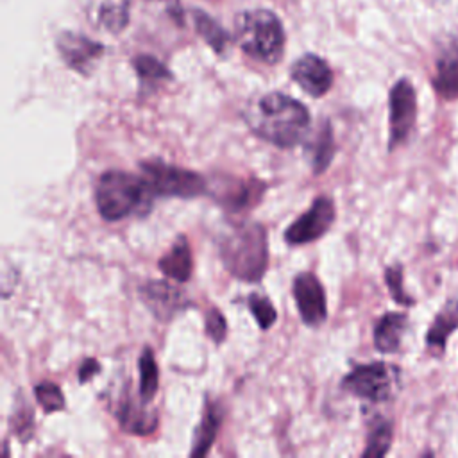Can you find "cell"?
<instances>
[{
    "mask_svg": "<svg viewBox=\"0 0 458 458\" xmlns=\"http://www.w3.org/2000/svg\"><path fill=\"white\" fill-rule=\"evenodd\" d=\"M243 116L254 134L281 148L295 147L310 127L308 107L279 91H270L252 100Z\"/></svg>",
    "mask_w": 458,
    "mask_h": 458,
    "instance_id": "1",
    "label": "cell"
},
{
    "mask_svg": "<svg viewBox=\"0 0 458 458\" xmlns=\"http://www.w3.org/2000/svg\"><path fill=\"white\" fill-rule=\"evenodd\" d=\"M218 254L227 272L242 281L256 283L268 265L267 233L258 222L231 225L218 240Z\"/></svg>",
    "mask_w": 458,
    "mask_h": 458,
    "instance_id": "2",
    "label": "cell"
},
{
    "mask_svg": "<svg viewBox=\"0 0 458 458\" xmlns=\"http://www.w3.org/2000/svg\"><path fill=\"white\" fill-rule=\"evenodd\" d=\"M152 197L154 195L143 177L122 170L104 172L95 186L97 211L107 222H116L136 211H145Z\"/></svg>",
    "mask_w": 458,
    "mask_h": 458,
    "instance_id": "3",
    "label": "cell"
},
{
    "mask_svg": "<svg viewBox=\"0 0 458 458\" xmlns=\"http://www.w3.org/2000/svg\"><path fill=\"white\" fill-rule=\"evenodd\" d=\"M234 38L240 48L256 61L276 64L284 52V29L268 9H249L234 18Z\"/></svg>",
    "mask_w": 458,
    "mask_h": 458,
    "instance_id": "4",
    "label": "cell"
},
{
    "mask_svg": "<svg viewBox=\"0 0 458 458\" xmlns=\"http://www.w3.org/2000/svg\"><path fill=\"white\" fill-rule=\"evenodd\" d=\"M140 168L152 195L193 199L208 191L206 179L193 170L168 165L159 159L143 161Z\"/></svg>",
    "mask_w": 458,
    "mask_h": 458,
    "instance_id": "5",
    "label": "cell"
},
{
    "mask_svg": "<svg viewBox=\"0 0 458 458\" xmlns=\"http://www.w3.org/2000/svg\"><path fill=\"white\" fill-rule=\"evenodd\" d=\"M399 370L385 361H374L354 367L344 379L342 388L360 399L381 403L392 397Z\"/></svg>",
    "mask_w": 458,
    "mask_h": 458,
    "instance_id": "6",
    "label": "cell"
},
{
    "mask_svg": "<svg viewBox=\"0 0 458 458\" xmlns=\"http://www.w3.org/2000/svg\"><path fill=\"white\" fill-rule=\"evenodd\" d=\"M417 120V93L410 79H399L388 93V148L403 145Z\"/></svg>",
    "mask_w": 458,
    "mask_h": 458,
    "instance_id": "7",
    "label": "cell"
},
{
    "mask_svg": "<svg viewBox=\"0 0 458 458\" xmlns=\"http://www.w3.org/2000/svg\"><path fill=\"white\" fill-rule=\"evenodd\" d=\"M335 202L331 197L320 195L313 200L308 211H304L295 222H292L284 233V240L290 245H304L324 236L335 222Z\"/></svg>",
    "mask_w": 458,
    "mask_h": 458,
    "instance_id": "8",
    "label": "cell"
},
{
    "mask_svg": "<svg viewBox=\"0 0 458 458\" xmlns=\"http://www.w3.org/2000/svg\"><path fill=\"white\" fill-rule=\"evenodd\" d=\"M55 48L68 68L81 75H89L95 63L104 55V45L72 30H63L55 36Z\"/></svg>",
    "mask_w": 458,
    "mask_h": 458,
    "instance_id": "9",
    "label": "cell"
},
{
    "mask_svg": "<svg viewBox=\"0 0 458 458\" xmlns=\"http://www.w3.org/2000/svg\"><path fill=\"white\" fill-rule=\"evenodd\" d=\"M433 89L444 100L458 98V32L445 34L433 59Z\"/></svg>",
    "mask_w": 458,
    "mask_h": 458,
    "instance_id": "10",
    "label": "cell"
},
{
    "mask_svg": "<svg viewBox=\"0 0 458 458\" xmlns=\"http://www.w3.org/2000/svg\"><path fill=\"white\" fill-rule=\"evenodd\" d=\"M293 299L299 315L306 326H318L327 317L326 293L318 277L311 272H301L293 279Z\"/></svg>",
    "mask_w": 458,
    "mask_h": 458,
    "instance_id": "11",
    "label": "cell"
},
{
    "mask_svg": "<svg viewBox=\"0 0 458 458\" xmlns=\"http://www.w3.org/2000/svg\"><path fill=\"white\" fill-rule=\"evenodd\" d=\"M290 77L310 97H324L333 86L331 66L317 54H304L290 66Z\"/></svg>",
    "mask_w": 458,
    "mask_h": 458,
    "instance_id": "12",
    "label": "cell"
},
{
    "mask_svg": "<svg viewBox=\"0 0 458 458\" xmlns=\"http://www.w3.org/2000/svg\"><path fill=\"white\" fill-rule=\"evenodd\" d=\"M140 295L145 306L159 320H170L188 306L186 295L166 281H148L141 284Z\"/></svg>",
    "mask_w": 458,
    "mask_h": 458,
    "instance_id": "13",
    "label": "cell"
},
{
    "mask_svg": "<svg viewBox=\"0 0 458 458\" xmlns=\"http://www.w3.org/2000/svg\"><path fill=\"white\" fill-rule=\"evenodd\" d=\"M148 403H145L141 397L140 401H134L131 395L122 399L116 408V419L120 426L132 435H148L157 426V417L154 411L147 410Z\"/></svg>",
    "mask_w": 458,
    "mask_h": 458,
    "instance_id": "14",
    "label": "cell"
},
{
    "mask_svg": "<svg viewBox=\"0 0 458 458\" xmlns=\"http://www.w3.org/2000/svg\"><path fill=\"white\" fill-rule=\"evenodd\" d=\"M408 327V317L399 311L385 313L374 327V347L379 352L390 354L401 347V340Z\"/></svg>",
    "mask_w": 458,
    "mask_h": 458,
    "instance_id": "15",
    "label": "cell"
},
{
    "mask_svg": "<svg viewBox=\"0 0 458 458\" xmlns=\"http://www.w3.org/2000/svg\"><path fill=\"white\" fill-rule=\"evenodd\" d=\"M157 267L166 277H172L177 283H186L191 277L193 270V258L188 240L184 236H179L175 243L163 254Z\"/></svg>",
    "mask_w": 458,
    "mask_h": 458,
    "instance_id": "16",
    "label": "cell"
},
{
    "mask_svg": "<svg viewBox=\"0 0 458 458\" xmlns=\"http://www.w3.org/2000/svg\"><path fill=\"white\" fill-rule=\"evenodd\" d=\"M222 419H224V410H222L220 403L208 401L206 406H204V411H202L200 424L197 426V431H195L193 447L190 451L191 456H204V454H208L209 447L213 445V442H215V438L218 435Z\"/></svg>",
    "mask_w": 458,
    "mask_h": 458,
    "instance_id": "17",
    "label": "cell"
},
{
    "mask_svg": "<svg viewBox=\"0 0 458 458\" xmlns=\"http://www.w3.org/2000/svg\"><path fill=\"white\" fill-rule=\"evenodd\" d=\"M458 329V297L449 299L444 308L435 315L426 333V344L433 352H442L447 336Z\"/></svg>",
    "mask_w": 458,
    "mask_h": 458,
    "instance_id": "18",
    "label": "cell"
},
{
    "mask_svg": "<svg viewBox=\"0 0 458 458\" xmlns=\"http://www.w3.org/2000/svg\"><path fill=\"white\" fill-rule=\"evenodd\" d=\"M265 191V184L259 181H234L222 188L220 204L229 211H245L259 202Z\"/></svg>",
    "mask_w": 458,
    "mask_h": 458,
    "instance_id": "19",
    "label": "cell"
},
{
    "mask_svg": "<svg viewBox=\"0 0 458 458\" xmlns=\"http://www.w3.org/2000/svg\"><path fill=\"white\" fill-rule=\"evenodd\" d=\"M308 156L311 161V170L317 175L324 174L326 168L331 165L335 156V138L331 123L327 120L322 122L317 134L311 138L308 145Z\"/></svg>",
    "mask_w": 458,
    "mask_h": 458,
    "instance_id": "20",
    "label": "cell"
},
{
    "mask_svg": "<svg viewBox=\"0 0 458 458\" xmlns=\"http://www.w3.org/2000/svg\"><path fill=\"white\" fill-rule=\"evenodd\" d=\"M191 14L197 34L213 48V52L222 54L229 45V34L225 32V29L200 9H195Z\"/></svg>",
    "mask_w": 458,
    "mask_h": 458,
    "instance_id": "21",
    "label": "cell"
},
{
    "mask_svg": "<svg viewBox=\"0 0 458 458\" xmlns=\"http://www.w3.org/2000/svg\"><path fill=\"white\" fill-rule=\"evenodd\" d=\"M98 25L111 32L120 34L129 23V2L127 0H102L98 5Z\"/></svg>",
    "mask_w": 458,
    "mask_h": 458,
    "instance_id": "22",
    "label": "cell"
},
{
    "mask_svg": "<svg viewBox=\"0 0 458 458\" xmlns=\"http://www.w3.org/2000/svg\"><path fill=\"white\" fill-rule=\"evenodd\" d=\"M132 68L143 86H157L165 81L172 79L170 70L154 55L140 54L132 59Z\"/></svg>",
    "mask_w": 458,
    "mask_h": 458,
    "instance_id": "23",
    "label": "cell"
},
{
    "mask_svg": "<svg viewBox=\"0 0 458 458\" xmlns=\"http://www.w3.org/2000/svg\"><path fill=\"white\" fill-rule=\"evenodd\" d=\"M138 370H140V397L145 403H150L159 388V370L150 347H143L138 360Z\"/></svg>",
    "mask_w": 458,
    "mask_h": 458,
    "instance_id": "24",
    "label": "cell"
},
{
    "mask_svg": "<svg viewBox=\"0 0 458 458\" xmlns=\"http://www.w3.org/2000/svg\"><path fill=\"white\" fill-rule=\"evenodd\" d=\"M392 424L388 420H379L374 424V428L370 429L369 433V438H367V447L363 449L361 456H385L390 449V444H392Z\"/></svg>",
    "mask_w": 458,
    "mask_h": 458,
    "instance_id": "25",
    "label": "cell"
},
{
    "mask_svg": "<svg viewBox=\"0 0 458 458\" xmlns=\"http://www.w3.org/2000/svg\"><path fill=\"white\" fill-rule=\"evenodd\" d=\"M34 395H36V401L39 403V406L43 408L45 413L59 411V410L64 408L63 390L59 388V385H55L52 381L38 383L36 388H34Z\"/></svg>",
    "mask_w": 458,
    "mask_h": 458,
    "instance_id": "26",
    "label": "cell"
},
{
    "mask_svg": "<svg viewBox=\"0 0 458 458\" xmlns=\"http://www.w3.org/2000/svg\"><path fill=\"white\" fill-rule=\"evenodd\" d=\"M247 304H249V310L254 315V318H256V322L259 324L261 329H268L276 322L277 313H276V308H274V304L270 302L268 297L259 295V293H250L249 299H247Z\"/></svg>",
    "mask_w": 458,
    "mask_h": 458,
    "instance_id": "27",
    "label": "cell"
},
{
    "mask_svg": "<svg viewBox=\"0 0 458 458\" xmlns=\"http://www.w3.org/2000/svg\"><path fill=\"white\" fill-rule=\"evenodd\" d=\"M385 281L388 286V292L392 295V299L399 304L404 306H413L415 301L413 297H410L404 288H403V267L401 265H392L385 270Z\"/></svg>",
    "mask_w": 458,
    "mask_h": 458,
    "instance_id": "28",
    "label": "cell"
},
{
    "mask_svg": "<svg viewBox=\"0 0 458 458\" xmlns=\"http://www.w3.org/2000/svg\"><path fill=\"white\" fill-rule=\"evenodd\" d=\"M206 335L215 342L222 344L227 335V322L218 308H211L206 313Z\"/></svg>",
    "mask_w": 458,
    "mask_h": 458,
    "instance_id": "29",
    "label": "cell"
},
{
    "mask_svg": "<svg viewBox=\"0 0 458 458\" xmlns=\"http://www.w3.org/2000/svg\"><path fill=\"white\" fill-rule=\"evenodd\" d=\"M13 428L16 431V435L21 440H27L32 437V428H34V417H32V408H23V410H16L14 411V420H13Z\"/></svg>",
    "mask_w": 458,
    "mask_h": 458,
    "instance_id": "30",
    "label": "cell"
},
{
    "mask_svg": "<svg viewBox=\"0 0 458 458\" xmlns=\"http://www.w3.org/2000/svg\"><path fill=\"white\" fill-rule=\"evenodd\" d=\"M98 370H100V365H98L97 360H93V358L84 360L82 365H81V369H79V381H81V383L89 381L93 376L98 374Z\"/></svg>",
    "mask_w": 458,
    "mask_h": 458,
    "instance_id": "31",
    "label": "cell"
}]
</instances>
